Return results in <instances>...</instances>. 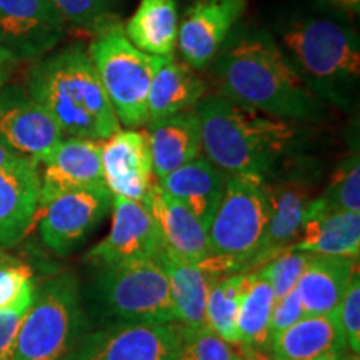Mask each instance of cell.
I'll return each mask as SVG.
<instances>
[{"mask_svg":"<svg viewBox=\"0 0 360 360\" xmlns=\"http://www.w3.org/2000/svg\"><path fill=\"white\" fill-rule=\"evenodd\" d=\"M114 220L110 232L89 252L87 260L98 269L134 259L155 257L162 247L160 233L146 205L139 200L114 195Z\"/></svg>","mask_w":360,"mask_h":360,"instance_id":"cell-14","label":"cell"},{"mask_svg":"<svg viewBox=\"0 0 360 360\" xmlns=\"http://www.w3.org/2000/svg\"><path fill=\"white\" fill-rule=\"evenodd\" d=\"M155 259L167 274L175 315L180 326L186 328L207 327L205 304L212 277L197 264L179 257L164 245L155 254Z\"/></svg>","mask_w":360,"mask_h":360,"instance_id":"cell-25","label":"cell"},{"mask_svg":"<svg viewBox=\"0 0 360 360\" xmlns=\"http://www.w3.org/2000/svg\"><path fill=\"white\" fill-rule=\"evenodd\" d=\"M277 42L323 102L352 105L360 82L357 30L323 17H295L281 25Z\"/></svg>","mask_w":360,"mask_h":360,"instance_id":"cell-4","label":"cell"},{"mask_svg":"<svg viewBox=\"0 0 360 360\" xmlns=\"http://www.w3.org/2000/svg\"><path fill=\"white\" fill-rule=\"evenodd\" d=\"M357 270V260L334 255H310L297 282L304 315H323L339 310L345 290Z\"/></svg>","mask_w":360,"mask_h":360,"instance_id":"cell-22","label":"cell"},{"mask_svg":"<svg viewBox=\"0 0 360 360\" xmlns=\"http://www.w3.org/2000/svg\"><path fill=\"white\" fill-rule=\"evenodd\" d=\"M175 360H242L227 342L209 327H182V344Z\"/></svg>","mask_w":360,"mask_h":360,"instance_id":"cell-32","label":"cell"},{"mask_svg":"<svg viewBox=\"0 0 360 360\" xmlns=\"http://www.w3.org/2000/svg\"><path fill=\"white\" fill-rule=\"evenodd\" d=\"M27 159H22L17 154H13V152L8 150L0 143V167H11V165H15V164H20V162H24Z\"/></svg>","mask_w":360,"mask_h":360,"instance_id":"cell-40","label":"cell"},{"mask_svg":"<svg viewBox=\"0 0 360 360\" xmlns=\"http://www.w3.org/2000/svg\"><path fill=\"white\" fill-rule=\"evenodd\" d=\"M310 255L312 254L289 247V249L274 255L267 264L262 265V269L257 270V276L267 281L269 285L272 287L276 302L289 294L292 289H295L297 282L307 267Z\"/></svg>","mask_w":360,"mask_h":360,"instance_id":"cell-30","label":"cell"},{"mask_svg":"<svg viewBox=\"0 0 360 360\" xmlns=\"http://www.w3.org/2000/svg\"><path fill=\"white\" fill-rule=\"evenodd\" d=\"M64 139L47 110L19 90L0 89V143L22 159L42 164Z\"/></svg>","mask_w":360,"mask_h":360,"instance_id":"cell-12","label":"cell"},{"mask_svg":"<svg viewBox=\"0 0 360 360\" xmlns=\"http://www.w3.org/2000/svg\"><path fill=\"white\" fill-rule=\"evenodd\" d=\"M182 344L179 323L120 322L84 337L70 360H175Z\"/></svg>","mask_w":360,"mask_h":360,"instance_id":"cell-9","label":"cell"},{"mask_svg":"<svg viewBox=\"0 0 360 360\" xmlns=\"http://www.w3.org/2000/svg\"><path fill=\"white\" fill-rule=\"evenodd\" d=\"M339 317L345 344L350 352L359 355L360 352V282L359 272L354 274L347 290H345L339 305Z\"/></svg>","mask_w":360,"mask_h":360,"instance_id":"cell-35","label":"cell"},{"mask_svg":"<svg viewBox=\"0 0 360 360\" xmlns=\"http://www.w3.org/2000/svg\"><path fill=\"white\" fill-rule=\"evenodd\" d=\"M307 360H352L347 355V352H339V354H326L321 355V357L315 359H307Z\"/></svg>","mask_w":360,"mask_h":360,"instance_id":"cell-41","label":"cell"},{"mask_svg":"<svg viewBox=\"0 0 360 360\" xmlns=\"http://www.w3.org/2000/svg\"><path fill=\"white\" fill-rule=\"evenodd\" d=\"M101 270L98 289L103 304L122 322L177 321L167 274L155 257L127 260Z\"/></svg>","mask_w":360,"mask_h":360,"instance_id":"cell-8","label":"cell"},{"mask_svg":"<svg viewBox=\"0 0 360 360\" xmlns=\"http://www.w3.org/2000/svg\"><path fill=\"white\" fill-rule=\"evenodd\" d=\"M30 282H32V270L29 265L4 255L0 259V309L13 302Z\"/></svg>","mask_w":360,"mask_h":360,"instance_id":"cell-37","label":"cell"},{"mask_svg":"<svg viewBox=\"0 0 360 360\" xmlns=\"http://www.w3.org/2000/svg\"><path fill=\"white\" fill-rule=\"evenodd\" d=\"M142 204L154 219L165 249L192 264H202L210 257L209 237L204 225L159 184H152Z\"/></svg>","mask_w":360,"mask_h":360,"instance_id":"cell-17","label":"cell"},{"mask_svg":"<svg viewBox=\"0 0 360 360\" xmlns=\"http://www.w3.org/2000/svg\"><path fill=\"white\" fill-rule=\"evenodd\" d=\"M29 92L53 117L62 134L107 141L120 122L103 90L89 51L75 44L42 58L29 74Z\"/></svg>","mask_w":360,"mask_h":360,"instance_id":"cell-2","label":"cell"},{"mask_svg":"<svg viewBox=\"0 0 360 360\" xmlns=\"http://www.w3.org/2000/svg\"><path fill=\"white\" fill-rule=\"evenodd\" d=\"M17 62V58L11 56L7 51H4L2 47H0V89L4 87V84L7 82L8 79V74H11L13 64Z\"/></svg>","mask_w":360,"mask_h":360,"instance_id":"cell-39","label":"cell"},{"mask_svg":"<svg viewBox=\"0 0 360 360\" xmlns=\"http://www.w3.org/2000/svg\"><path fill=\"white\" fill-rule=\"evenodd\" d=\"M269 191L260 175H229L207 227L210 255L222 257L232 272L265 262Z\"/></svg>","mask_w":360,"mask_h":360,"instance_id":"cell-5","label":"cell"},{"mask_svg":"<svg viewBox=\"0 0 360 360\" xmlns=\"http://www.w3.org/2000/svg\"><path fill=\"white\" fill-rule=\"evenodd\" d=\"M82 327L77 278L74 274H60L35 289L11 360H70Z\"/></svg>","mask_w":360,"mask_h":360,"instance_id":"cell-7","label":"cell"},{"mask_svg":"<svg viewBox=\"0 0 360 360\" xmlns=\"http://www.w3.org/2000/svg\"><path fill=\"white\" fill-rule=\"evenodd\" d=\"M35 285L34 281L22 289L17 299L0 309V360H11L13 345H15L17 334L24 321L25 314L29 312L30 305L34 302Z\"/></svg>","mask_w":360,"mask_h":360,"instance_id":"cell-33","label":"cell"},{"mask_svg":"<svg viewBox=\"0 0 360 360\" xmlns=\"http://www.w3.org/2000/svg\"><path fill=\"white\" fill-rule=\"evenodd\" d=\"M227 177L229 175L215 167L209 159L197 157L159 179V186L187 207L207 231L224 193Z\"/></svg>","mask_w":360,"mask_h":360,"instance_id":"cell-21","label":"cell"},{"mask_svg":"<svg viewBox=\"0 0 360 360\" xmlns=\"http://www.w3.org/2000/svg\"><path fill=\"white\" fill-rule=\"evenodd\" d=\"M64 34L65 19L51 0H0V47L17 60L45 56Z\"/></svg>","mask_w":360,"mask_h":360,"instance_id":"cell-11","label":"cell"},{"mask_svg":"<svg viewBox=\"0 0 360 360\" xmlns=\"http://www.w3.org/2000/svg\"><path fill=\"white\" fill-rule=\"evenodd\" d=\"M274 299L272 287L267 281L252 274L249 285L245 287L244 294L240 297L237 314V337L238 342L247 345L264 344L267 339V326L270 312H272Z\"/></svg>","mask_w":360,"mask_h":360,"instance_id":"cell-29","label":"cell"},{"mask_svg":"<svg viewBox=\"0 0 360 360\" xmlns=\"http://www.w3.org/2000/svg\"><path fill=\"white\" fill-rule=\"evenodd\" d=\"M312 2L347 15H359L360 12V0H312Z\"/></svg>","mask_w":360,"mask_h":360,"instance_id":"cell-38","label":"cell"},{"mask_svg":"<svg viewBox=\"0 0 360 360\" xmlns=\"http://www.w3.org/2000/svg\"><path fill=\"white\" fill-rule=\"evenodd\" d=\"M146 134L152 169L159 179L200 157L202 134L195 109L148 122Z\"/></svg>","mask_w":360,"mask_h":360,"instance_id":"cell-20","label":"cell"},{"mask_svg":"<svg viewBox=\"0 0 360 360\" xmlns=\"http://www.w3.org/2000/svg\"><path fill=\"white\" fill-rule=\"evenodd\" d=\"M269 224L264 240V259L270 260L278 252L289 249L297 242L307 219L314 197L310 186L295 180L270 187Z\"/></svg>","mask_w":360,"mask_h":360,"instance_id":"cell-23","label":"cell"},{"mask_svg":"<svg viewBox=\"0 0 360 360\" xmlns=\"http://www.w3.org/2000/svg\"><path fill=\"white\" fill-rule=\"evenodd\" d=\"M89 56L119 122L130 129L146 124L148 89L165 57L139 51L114 17L94 32Z\"/></svg>","mask_w":360,"mask_h":360,"instance_id":"cell-6","label":"cell"},{"mask_svg":"<svg viewBox=\"0 0 360 360\" xmlns=\"http://www.w3.org/2000/svg\"><path fill=\"white\" fill-rule=\"evenodd\" d=\"M39 205L79 188L107 187L102 169V143L90 139H62L44 162Z\"/></svg>","mask_w":360,"mask_h":360,"instance_id":"cell-15","label":"cell"},{"mask_svg":"<svg viewBox=\"0 0 360 360\" xmlns=\"http://www.w3.org/2000/svg\"><path fill=\"white\" fill-rule=\"evenodd\" d=\"M124 29L139 51L157 57L174 56L179 32L177 0H141Z\"/></svg>","mask_w":360,"mask_h":360,"instance_id":"cell-27","label":"cell"},{"mask_svg":"<svg viewBox=\"0 0 360 360\" xmlns=\"http://www.w3.org/2000/svg\"><path fill=\"white\" fill-rule=\"evenodd\" d=\"M4 255H6V254H4V249H0V259H2Z\"/></svg>","mask_w":360,"mask_h":360,"instance_id":"cell-42","label":"cell"},{"mask_svg":"<svg viewBox=\"0 0 360 360\" xmlns=\"http://www.w3.org/2000/svg\"><path fill=\"white\" fill-rule=\"evenodd\" d=\"M252 274H231L210 281L207 294V327L227 344H238L237 314L240 297L249 285Z\"/></svg>","mask_w":360,"mask_h":360,"instance_id":"cell-28","label":"cell"},{"mask_svg":"<svg viewBox=\"0 0 360 360\" xmlns=\"http://www.w3.org/2000/svg\"><path fill=\"white\" fill-rule=\"evenodd\" d=\"M304 317L302 300H300L299 289H292L285 297L274 304L272 312H270L269 326H267V344H272L283 330L294 326L297 321Z\"/></svg>","mask_w":360,"mask_h":360,"instance_id":"cell-36","label":"cell"},{"mask_svg":"<svg viewBox=\"0 0 360 360\" xmlns=\"http://www.w3.org/2000/svg\"><path fill=\"white\" fill-rule=\"evenodd\" d=\"M39 177L32 160L0 167V249L22 240L37 219Z\"/></svg>","mask_w":360,"mask_h":360,"instance_id":"cell-18","label":"cell"},{"mask_svg":"<svg viewBox=\"0 0 360 360\" xmlns=\"http://www.w3.org/2000/svg\"><path fill=\"white\" fill-rule=\"evenodd\" d=\"M107 187L70 191L39 205V232L44 244L67 255L105 217L112 205Z\"/></svg>","mask_w":360,"mask_h":360,"instance_id":"cell-10","label":"cell"},{"mask_svg":"<svg viewBox=\"0 0 360 360\" xmlns=\"http://www.w3.org/2000/svg\"><path fill=\"white\" fill-rule=\"evenodd\" d=\"M269 345L276 360H307L345 352L347 347L339 310L323 315H305Z\"/></svg>","mask_w":360,"mask_h":360,"instance_id":"cell-24","label":"cell"},{"mask_svg":"<svg viewBox=\"0 0 360 360\" xmlns=\"http://www.w3.org/2000/svg\"><path fill=\"white\" fill-rule=\"evenodd\" d=\"M292 249L317 255L359 259L360 214L330 209L322 197L312 200Z\"/></svg>","mask_w":360,"mask_h":360,"instance_id":"cell-19","label":"cell"},{"mask_svg":"<svg viewBox=\"0 0 360 360\" xmlns=\"http://www.w3.org/2000/svg\"><path fill=\"white\" fill-rule=\"evenodd\" d=\"M65 22L96 32L112 19L110 7L114 0H51Z\"/></svg>","mask_w":360,"mask_h":360,"instance_id":"cell-34","label":"cell"},{"mask_svg":"<svg viewBox=\"0 0 360 360\" xmlns=\"http://www.w3.org/2000/svg\"><path fill=\"white\" fill-rule=\"evenodd\" d=\"M102 169L112 195L142 202L152 186V155L146 132L119 130L102 143Z\"/></svg>","mask_w":360,"mask_h":360,"instance_id":"cell-16","label":"cell"},{"mask_svg":"<svg viewBox=\"0 0 360 360\" xmlns=\"http://www.w3.org/2000/svg\"><path fill=\"white\" fill-rule=\"evenodd\" d=\"M322 199L330 209L360 212V164L357 152L350 154L337 167Z\"/></svg>","mask_w":360,"mask_h":360,"instance_id":"cell-31","label":"cell"},{"mask_svg":"<svg viewBox=\"0 0 360 360\" xmlns=\"http://www.w3.org/2000/svg\"><path fill=\"white\" fill-rule=\"evenodd\" d=\"M195 112L202 150L227 175L264 177L294 137L287 120L247 109L219 94L202 97Z\"/></svg>","mask_w":360,"mask_h":360,"instance_id":"cell-3","label":"cell"},{"mask_svg":"<svg viewBox=\"0 0 360 360\" xmlns=\"http://www.w3.org/2000/svg\"><path fill=\"white\" fill-rule=\"evenodd\" d=\"M205 96V85L192 67L165 57L148 89L147 122L165 119L180 112L195 109Z\"/></svg>","mask_w":360,"mask_h":360,"instance_id":"cell-26","label":"cell"},{"mask_svg":"<svg viewBox=\"0 0 360 360\" xmlns=\"http://www.w3.org/2000/svg\"><path fill=\"white\" fill-rule=\"evenodd\" d=\"M212 64L219 96L247 109L283 120H315L326 110L267 30H232Z\"/></svg>","mask_w":360,"mask_h":360,"instance_id":"cell-1","label":"cell"},{"mask_svg":"<svg viewBox=\"0 0 360 360\" xmlns=\"http://www.w3.org/2000/svg\"><path fill=\"white\" fill-rule=\"evenodd\" d=\"M245 8L247 0H195L184 13L177 32V47L186 64L193 70L212 64Z\"/></svg>","mask_w":360,"mask_h":360,"instance_id":"cell-13","label":"cell"}]
</instances>
